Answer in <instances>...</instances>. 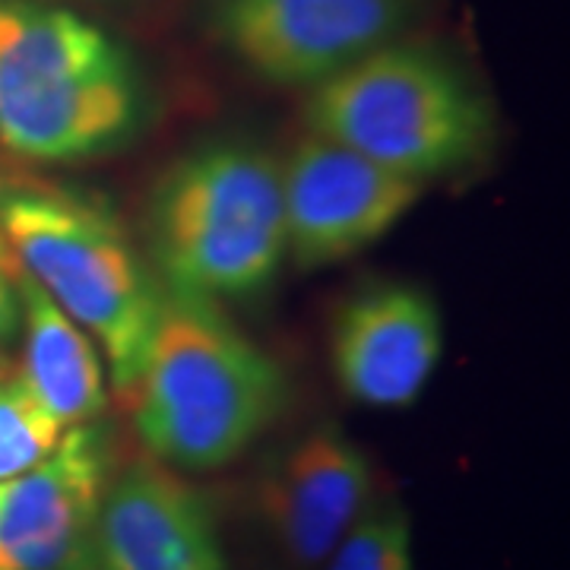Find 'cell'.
I'll return each instance as SVG.
<instances>
[{"label": "cell", "instance_id": "1", "mask_svg": "<svg viewBox=\"0 0 570 570\" xmlns=\"http://www.w3.org/2000/svg\"><path fill=\"white\" fill-rule=\"evenodd\" d=\"M283 400L279 365L213 298L165 288L127 400L142 448L165 466H225L264 434Z\"/></svg>", "mask_w": 570, "mask_h": 570}, {"label": "cell", "instance_id": "2", "mask_svg": "<svg viewBox=\"0 0 570 570\" xmlns=\"http://www.w3.org/2000/svg\"><path fill=\"white\" fill-rule=\"evenodd\" d=\"M121 45L70 10L0 0V142L26 159L73 163L124 142L140 121Z\"/></svg>", "mask_w": 570, "mask_h": 570}, {"label": "cell", "instance_id": "3", "mask_svg": "<svg viewBox=\"0 0 570 570\" xmlns=\"http://www.w3.org/2000/svg\"><path fill=\"white\" fill-rule=\"evenodd\" d=\"M165 288L238 298L264 288L285 257L279 168L247 142H209L171 165L149 206Z\"/></svg>", "mask_w": 570, "mask_h": 570}, {"label": "cell", "instance_id": "4", "mask_svg": "<svg viewBox=\"0 0 570 570\" xmlns=\"http://www.w3.org/2000/svg\"><path fill=\"white\" fill-rule=\"evenodd\" d=\"M307 124L317 137L425 184L475 163L494 118L453 63L425 48L384 45L314 86Z\"/></svg>", "mask_w": 570, "mask_h": 570}, {"label": "cell", "instance_id": "5", "mask_svg": "<svg viewBox=\"0 0 570 570\" xmlns=\"http://www.w3.org/2000/svg\"><path fill=\"white\" fill-rule=\"evenodd\" d=\"M0 232L22 269L105 348L111 384L127 403L163 292L118 219L80 194L22 187L0 194Z\"/></svg>", "mask_w": 570, "mask_h": 570}, {"label": "cell", "instance_id": "6", "mask_svg": "<svg viewBox=\"0 0 570 570\" xmlns=\"http://www.w3.org/2000/svg\"><path fill=\"white\" fill-rule=\"evenodd\" d=\"M406 17V0H209L219 41L279 86L330 80L384 48Z\"/></svg>", "mask_w": 570, "mask_h": 570}, {"label": "cell", "instance_id": "7", "mask_svg": "<svg viewBox=\"0 0 570 570\" xmlns=\"http://www.w3.org/2000/svg\"><path fill=\"white\" fill-rule=\"evenodd\" d=\"M279 181L285 250L302 269L346 261L381 242L425 187L317 134L292 149Z\"/></svg>", "mask_w": 570, "mask_h": 570}, {"label": "cell", "instance_id": "8", "mask_svg": "<svg viewBox=\"0 0 570 570\" xmlns=\"http://www.w3.org/2000/svg\"><path fill=\"white\" fill-rule=\"evenodd\" d=\"M108 482L102 431L67 428L39 466L0 482V570H96Z\"/></svg>", "mask_w": 570, "mask_h": 570}, {"label": "cell", "instance_id": "9", "mask_svg": "<svg viewBox=\"0 0 570 570\" xmlns=\"http://www.w3.org/2000/svg\"><path fill=\"white\" fill-rule=\"evenodd\" d=\"M330 348L336 381L352 400L409 406L441 362V311L415 285H374L340 311Z\"/></svg>", "mask_w": 570, "mask_h": 570}, {"label": "cell", "instance_id": "10", "mask_svg": "<svg viewBox=\"0 0 570 570\" xmlns=\"http://www.w3.org/2000/svg\"><path fill=\"white\" fill-rule=\"evenodd\" d=\"M96 570H225L206 501L159 460L118 472L99 508Z\"/></svg>", "mask_w": 570, "mask_h": 570}, {"label": "cell", "instance_id": "11", "mask_svg": "<svg viewBox=\"0 0 570 570\" xmlns=\"http://www.w3.org/2000/svg\"><path fill=\"white\" fill-rule=\"evenodd\" d=\"M371 463L340 428L302 438L261 485V510L298 568H317L371 504Z\"/></svg>", "mask_w": 570, "mask_h": 570}, {"label": "cell", "instance_id": "12", "mask_svg": "<svg viewBox=\"0 0 570 570\" xmlns=\"http://www.w3.org/2000/svg\"><path fill=\"white\" fill-rule=\"evenodd\" d=\"M17 295L20 317H26V384L63 428L96 422V415L105 412L108 393L102 358L86 330L73 324L22 266L17 273Z\"/></svg>", "mask_w": 570, "mask_h": 570}, {"label": "cell", "instance_id": "13", "mask_svg": "<svg viewBox=\"0 0 570 570\" xmlns=\"http://www.w3.org/2000/svg\"><path fill=\"white\" fill-rule=\"evenodd\" d=\"M67 428L41 406L26 377L0 374V482H10L61 444Z\"/></svg>", "mask_w": 570, "mask_h": 570}, {"label": "cell", "instance_id": "14", "mask_svg": "<svg viewBox=\"0 0 570 570\" xmlns=\"http://www.w3.org/2000/svg\"><path fill=\"white\" fill-rule=\"evenodd\" d=\"M326 570H415L406 513L396 504H367L333 549Z\"/></svg>", "mask_w": 570, "mask_h": 570}, {"label": "cell", "instance_id": "15", "mask_svg": "<svg viewBox=\"0 0 570 570\" xmlns=\"http://www.w3.org/2000/svg\"><path fill=\"white\" fill-rule=\"evenodd\" d=\"M17 273H20V261L10 250L3 232H0V343H7L17 324H20V295H17Z\"/></svg>", "mask_w": 570, "mask_h": 570}]
</instances>
